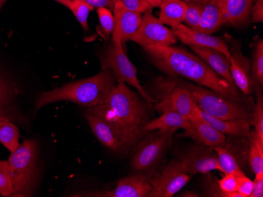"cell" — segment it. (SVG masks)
<instances>
[{"label": "cell", "mask_w": 263, "mask_h": 197, "mask_svg": "<svg viewBox=\"0 0 263 197\" xmlns=\"http://www.w3.org/2000/svg\"><path fill=\"white\" fill-rule=\"evenodd\" d=\"M153 64L170 76H180L205 86L221 96L247 101L238 88L217 74L200 57L174 46L143 48Z\"/></svg>", "instance_id": "1"}, {"label": "cell", "mask_w": 263, "mask_h": 197, "mask_svg": "<svg viewBox=\"0 0 263 197\" xmlns=\"http://www.w3.org/2000/svg\"><path fill=\"white\" fill-rule=\"evenodd\" d=\"M87 110L110 125L125 149L139 143L150 121L145 102L123 83L115 85L102 104Z\"/></svg>", "instance_id": "2"}, {"label": "cell", "mask_w": 263, "mask_h": 197, "mask_svg": "<svg viewBox=\"0 0 263 197\" xmlns=\"http://www.w3.org/2000/svg\"><path fill=\"white\" fill-rule=\"evenodd\" d=\"M116 81L110 70H102L91 77L41 93L35 101V110H41L48 104L61 101H71L88 108L97 106L108 97L116 85Z\"/></svg>", "instance_id": "3"}, {"label": "cell", "mask_w": 263, "mask_h": 197, "mask_svg": "<svg viewBox=\"0 0 263 197\" xmlns=\"http://www.w3.org/2000/svg\"><path fill=\"white\" fill-rule=\"evenodd\" d=\"M7 162L13 189L12 196H31L39 177L36 141L24 140L17 149L11 152Z\"/></svg>", "instance_id": "4"}, {"label": "cell", "mask_w": 263, "mask_h": 197, "mask_svg": "<svg viewBox=\"0 0 263 197\" xmlns=\"http://www.w3.org/2000/svg\"><path fill=\"white\" fill-rule=\"evenodd\" d=\"M181 86L190 91L202 112L213 117L230 120H251L253 107L247 101L230 99L194 83H185Z\"/></svg>", "instance_id": "5"}, {"label": "cell", "mask_w": 263, "mask_h": 197, "mask_svg": "<svg viewBox=\"0 0 263 197\" xmlns=\"http://www.w3.org/2000/svg\"><path fill=\"white\" fill-rule=\"evenodd\" d=\"M102 70L108 69L113 73L118 83H127L136 88L141 98L147 102L153 101L152 97L140 85L137 78V69L128 59L124 51L123 46L112 44L100 57Z\"/></svg>", "instance_id": "6"}, {"label": "cell", "mask_w": 263, "mask_h": 197, "mask_svg": "<svg viewBox=\"0 0 263 197\" xmlns=\"http://www.w3.org/2000/svg\"><path fill=\"white\" fill-rule=\"evenodd\" d=\"M177 130H158L157 134L142 141L132 159V167L140 173H145L157 165L171 145Z\"/></svg>", "instance_id": "7"}, {"label": "cell", "mask_w": 263, "mask_h": 197, "mask_svg": "<svg viewBox=\"0 0 263 197\" xmlns=\"http://www.w3.org/2000/svg\"><path fill=\"white\" fill-rule=\"evenodd\" d=\"M130 40L137 42L142 48L152 46L168 47L175 45L177 38L171 29L152 14L151 10L142 16L141 24Z\"/></svg>", "instance_id": "8"}, {"label": "cell", "mask_w": 263, "mask_h": 197, "mask_svg": "<svg viewBox=\"0 0 263 197\" xmlns=\"http://www.w3.org/2000/svg\"><path fill=\"white\" fill-rule=\"evenodd\" d=\"M190 179V174L183 170L179 160H172L162 171L151 178L152 190L148 196H174L187 185Z\"/></svg>", "instance_id": "9"}, {"label": "cell", "mask_w": 263, "mask_h": 197, "mask_svg": "<svg viewBox=\"0 0 263 197\" xmlns=\"http://www.w3.org/2000/svg\"><path fill=\"white\" fill-rule=\"evenodd\" d=\"M178 160L183 170L189 174L220 170L218 155L214 148L200 144L190 148Z\"/></svg>", "instance_id": "10"}, {"label": "cell", "mask_w": 263, "mask_h": 197, "mask_svg": "<svg viewBox=\"0 0 263 197\" xmlns=\"http://www.w3.org/2000/svg\"><path fill=\"white\" fill-rule=\"evenodd\" d=\"M114 12L113 43L122 45L130 40L141 24L142 14L134 12L124 7L118 0L115 4Z\"/></svg>", "instance_id": "11"}, {"label": "cell", "mask_w": 263, "mask_h": 197, "mask_svg": "<svg viewBox=\"0 0 263 197\" xmlns=\"http://www.w3.org/2000/svg\"><path fill=\"white\" fill-rule=\"evenodd\" d=\"M230 51V73L233 83L245 96H249L255 91L251 74V63L242 53L239 44L233 43Z\"/></svg>", "instance_id": "12"}, {"label": "cell", "mask_w": 263, "mask_h": 197, "mask_svg": "<svg viewBox=\"0 0 263 197\" xmlns=\"http://www.w3.org/2000/svg\"><path fill=\"white\" fill-rule=\"evenodd\" d=\"M151 176L140 173L121 179L112 191L94 192L89 196L146 197L152 190Z\"/></svg>", "instance_id": "13"}, {"label": "cell", "mask_w": 263, "mask_h": 197, "mask_svg": "<svg viewBox=\"0 0 263 197\" xmlns=\"http://www.w3.org/2000/svg\"><path fill=\"white\" fill-rule=\"evenodd\" d=\"M163 113L172 110L182 115L189 120L202 118L201 110L190 91L184 86H177L171 92L168 99L158 105Z\"/></svg>", "instance_id": "14"}, {"label": "cell", "mask_w": 263, "mask_h": 197, "mask_svg": "<svg viewBox=\"0 0 263 197\" xmlns=\"http://www.w3.org/2000/svg\"><path fill=\"white\" fill-rule=\"evenodd\" d=\"M171 30L177 39H180L186 45L213 48L221 51L227 57H230V48L221 38L193 30L183 24L172 28Z\"/></svg>", "instance_id": "15"}, {"label": "cell", "mask_w": 263, "mask_h": 197, "mask_svg": "<svg viewBox=\"0 0 263 197\" xmlns=\"http://www.w3.org/2000/svg\"><path fill=\"white\" fill-rule=\"evenodd\" d=\"M183 136L192 138L200 145L212 148L224 145L226 139V135L218 132L202 117L191 120L190 125L184 130Z\"/></svg>", "instance_id": "16"}, {"label": "cell", "mask_w": 263, "mask_h": 197, "mask_svg": "<svg viewBox=\"0 0 263 197\" xmlns=\"http://www.w3.org/2000/svg\"><path fill=\"white\" fill-rule=\"evenodd\" d=\"M85 117L93 134L102 145L115 152H121L125 150L115 130L107 122L88 110L85 113Z\"/></svg>", "instance_id": "17"}, {"label": "cell", "mask_w": 263, "mask_h": 197, "mask_svg": "<svg viewBox=\"0 0 263 197\" xmlns=\"http://www.w3.org/2000/svg\"><path fill=\"white\" fill-rule=\"evenodd\" d=\"M224 24L243 26L250 20V12L255 0H218Z\"/></svg>", "instance_id": "18"}, {"label": "cell", "mask_w": 263, "mask_h": 197, "mask_svg": "<svg viewBox=\"0 0 263 197\" xmlns=\"http://www.w3.org/2000/svg\"><path fill=\"white\" fill-rule=\"evenodd\" d=\"M192 51L204 61L217 74L228 81L230 84L234 85L230 73V57L218 50L205 47L189 46Z\"/></svg>", "instance_id": "19"}, {"label": "cell", "mask_w": 263, "mask_h": 197, "mask_svg": "<svg viewBox=\"0 0 263 197\" xmlns=\"http://www.w3.org/2000/svg\"><path fill=\"white\" fill-rule=\"evenodd\" d=\"M201 116L211 126L224 135L248 137L251 132L250 120H230L213 117L201 110Z\"/></svg>", "instance_id": "20"}, {"label": "cell", "mask_w": 263, "mask_h": 197, "mask_svg": "<svg viewBox=\"0 0 263 197\" xmlns=\"http://www.w3.org/2000/svg\"><path fill=\"white\" fill-rule=\"evenodd\" d=\"M222 25H224V19L218 0H206L198 32L212 35Z\"/></svg>", "instance_id": "21"}, {"label": "cell", "mask_w": 263, "mask_h": 197, "mask_svg": "<svg viewBox=\"0 0 263 197\" xmlns=\"http://www.w3.org/2000/svg\"><path fill=\"white\" fill-rule=\"evenodd\" d=\"M191 120L172 110L164 111L159 118L150 120L144 126L146 133L154 130H166L182 129L185 130L190 125Z\"/></svg>", "instance_id": "22"}, {"label": "cell", "mask_w": 263, "mask_h": 197, "mask_svg": "<svg viewBox=\"0 0 263 197\" xmlns=\"http://www.w3.org/2000/svg\"><path fill=\"white\" fill-rule=\"evenodd\" d=\"M159 20L162 24L175 28L184 21L186 11L184 0H167L161 5Z\"/></svg>", "instance_id": "23"}, {"label": "cell", "mask_w": 263, "mask_h": 197, "mask_svg": "<svg viewBox=\"0 0 263 197\" xmlns=\"http://www.w3.org/2000/svg\"><path fill=\"white\" fill-rule=\"evenodd\" d=\"M15 95L14 85L0 74V119L13 120V100Z\"/></svg>", "instance_id": "24"}, {"label": "cell", "mask_w": 263, "mask_h": 197, "mask_svg": "<svg viewBox=\"0 0 263 197\" xmlns=\"http://www.w3.org/2000/svg\"><path fill=\"white\" fill-rule=\"evenodd\" d=\"M250 148L248 160L255 176H263V138L256 132H250L248 135Z\"/></svg>", "instance_id": "25"}, {"label": "cell", "mask_w": 263, "mask_h": 197, "mask_svg": "<svg viewBox=\"0 0 263 197\" xmlns=\"http://www.w3.org/2000/svg\"><path fill=\"white\" fill-rule=\"evenodd\" d=\"M214 150L218 155V165H219L220 171L224 174L233 173L236 176L245 174V172L241 170L240 166L236 161L235 156L227 149L224 145L214 147Z\"/></svg>", "instance_id": "26"}, {"label": "cell", "mask_w": 263, "mask_h": 197, "mask_svg": "<svg viewBox=\"0 0 263 197\" xmlns=\"http://www.w3.org/2000/svg\"><path fill=\"white\" fill-rule=\"evenodd\" d=\"M19 138L18 127L11 120H0V143L10 152H14L19 146Z\"/></svg>", "instance_id": "27"}, {"label": "cell", "mask_w": 263, "mask_h": 197, "mask_svg": "<svg viewBox=\"0 0 263 197\" xmlns=\"http://www.w3.org/2000/svg\"><path fill=\"white\" fill-rule=\"evenodd\" d=\"M251 74L255 91H261L263 86V40L261 39L254 48Z\"/></svg>", "instance_id": "28"}, {"label": "cell", "mask_w": 263, "mask_h": 197, "mask_svg": "<svg viewBox=\"0 0 263 197\" xmlns=\"http://www.w3.org/2000/svg\"><path fill=\"white\" fill-rule=\"evenodd\" d=\"M186 11L184 22L185 26L193 30L198 31L200 24L202 8L206 0H184Z\"/></svg>", "instance_id": "29"}, {"label": "cell", "mask_w": 263, "mask_h": 197, "mask_svg": "<svg viewBox=\"0 0 263 197\" xmlns=\"http://www.w3.org/2000/svg\"><path fill=\"white\" fill-rule=\"evenodd\" d=\"M69 9L74 14L75 17L79 21L84 30L88 31V16L94 8L81 0H72Z\"/></svg>", "instance_id": "30"}, {"label": "cell", "mask_w": 263, "mask_h": 197, "mask_svg": "<svg viewBox=\"0 0 263 197\" xmlns=\"http://www.w3.org/2000/svg\"><path fill=\"white\" fill-rule=\"evenodd\" d=\"M99 20H100V34L104 39H108L114 30V15L112 10L106 7L97 9Z\"/></svg>", "instance_id": "31"}, {"label": "cell", "mask_w": 263, "mask_h": 197, "mask_svg": "<svg viewBox=\"0 0 263 197\" xmlns=\"http://www.w3.org/2000/svg\"><path fill=\"white\" fill-rule=\"evenodd\" d=\"M257 98L253 105L252 117L250 120L251 126L255 127V132L263 138V98L261 91H256Z\"/></svg>", "instance_id": "32"}, {"label": "cell", "mask_w": 263, "mask_h": 197, "mask_svg": "<svg viewBox=\"0 0 263 197\" xmlns=\"http://www.w3.org/2000/svg\"><path fill=\"white\" fill-rule=\"evenodd\" d=\"M11 179L9 171L8 162L0 160V195L3 196H12Z\"/></svg>", "instance_id": "33"}, {"label": "cell", "mask_w": 263, "mask_h": 197, "mask_svg": "<svg viewBox=\"0 0 263 197\" xmlns=\"http://www.w3.org/2000/svg\"><path fill=\"white\" fill-rule=\"evenodd\" d=\"M218 184L224 197H241L240 194L236 192L237 176L235 174H224V177L218 181Z\"/></svg>", "instance_id": "34"}, {"label": "cell", "mask_w": 263, "mask_h": 197, "mask_svg": "<svg viewBox=\"0 0 263 197\" xmlns=\"http://www.w3.org/2000/svg\"><path fill=\"white\" fill-rule=\"evenodd\" d=\"M124 7L131 11L144 14L152 10V7L147 0H120Z\"/></svg>", "instance_id": "35"}, {"label": "cell", "mask_w": 263, "mask_h": 197, "mask_svg": "<svg viewBox=\"0 0 263 197\" xmlns=\"http://www.w3.org/2000/svg\"><path fill=\"white\" fill-rule=\"evenodd\" d=\"M254 188V181L247 177L246 174L237 176V189L236 192L241 197H250Z\"/></svg>", "instance_id": "36"}, {"label": "cell", "mask_w": 263, "mask_h": 197, "mask_svg": "<svg viewBox=\"0 0 263 197\" xmlns=\"http://www.w3.org/2000/svg\"><path fill=\"white\" fill-rule=\"evenodd\" d=\"M250 17L252 23L263 22V0H255L251 9Z\"/></svg>", "instance_id": "37"}, {"label": "cell", "mask_w": 263, "mask_h": 197, "mask_svg": "<svg viewBox=\"0 0 263 197\" xmlns=\"http://www.w3.org/2000/svg\"><path fill=\"white\" fill-rule=\"evenodd\" d=\"M81 1L86 3L93 8L98 9L100 7H106L113 11L115 4L118 2V0H81Z\"/></svg>", "instance_id": "38"}, {"label": "cell", "mask_w": 263, "mask_h": 197, "mask_svg": "<svg viewBox=\"0 0 263 197\" xmlns=\"http://www.w3.org/2000/svg\"><path fill=\"white\" fill-rule=\"evenodd\" d=\"M250 197H263V176H255L253 191Z\"/></svg>", "instance_id": "39"}, {"label": "cell", "mask_w": 263, "mask_h": 197, "mask_svg": "<svg viewBox=\"0 0 263 197\" xmlns=\"http://www.w3.org/2000/svg\"><path fill=\"white\" fill-rule=\"evenodd\" d=\"M147 1L152 8H158V7L159 8L161 5L164 4L167 0H147Z\"/></svg>", "instance_id": "40"}, {"label": "cell", "mask_w": 263, "mask_h": 197, "mask_svg": "<svg viewBox=\"0 0 263 197\" xmlns=\"http://www.w3.org/2000/svg\"><path fill=\"white\" fill-rule=\"evenodd\" d=\"M54 1L59 3V4H61L62 5L65 6V7H67V8H69V6H70L71 1H72V0H54Z\"/></svg>", "instance_id": "41"}, {"label": "cell", "mask_w": 263, "mask_h": 197, "mask_svg": "<svg viewBox=\"0 0 263 197\" xmlns=\"http://www.w3.org/2000/svg\"><path fill=\"white\" fill-rule=\"evenodd\" d=\"M6 0H0V7L3 5L4 2H5Z\"/></svg>", "instance_id": "42"}, {"label": "cell", "mask_w": 263, "mask_h": 197, "mask_svg": "<svg viewBox=\"0 0 263 197\" xmlns=\"http://www.w3.org/2000/svg\"><path fill=\"white\" fill-rule=\"evenodd\" d=\"M0 120H4V119H0Z\"/></svg>", "instance_id": "43"}]
</instances>
